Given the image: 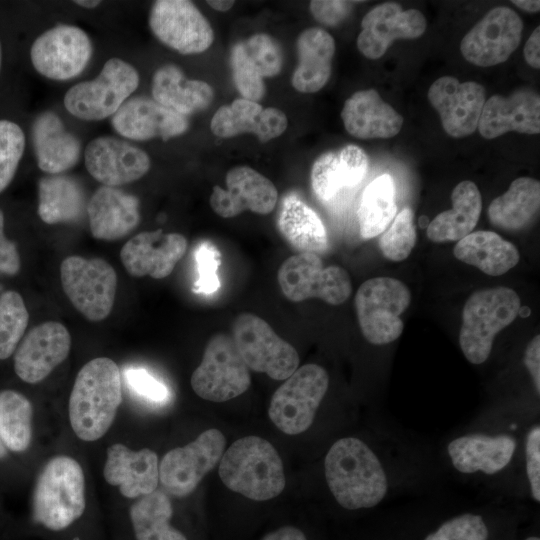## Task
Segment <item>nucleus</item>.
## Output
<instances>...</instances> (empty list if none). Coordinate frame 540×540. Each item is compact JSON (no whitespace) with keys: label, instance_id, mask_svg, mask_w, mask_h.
Instances as JSON below:
<instances>
[{"label":"nucleus","instance_id":"1","mask_svg":"<svg viewBox=\"0 0 540 540\" xmlns=\"http://www.w3.org/2000/svg\"><path fill=\"white\" fill-rule=\"evenodd\" d=\"M324 468L330 492L345 509L372 508L387 495L386 470L376 453L359 438L337 440L325 456Z\"/></svg>","mask_w":540,"mask_h":540},{"label":"nucleus","instance_id":"2","mask_svg":"<svg viewBox=\"0 0 540 540\" xmlns=\"http://www.w3.org/2000/svg\"><path fill=\"white\" fill-rule=\"evenodd\" d=\"M122 401V377L108 357L88 361L79 370L69 397L68 414L76 436L87 442L103 437Z\"/></svg>","mask_w":540,"mask_h":540},{"label":"nucleus","instance_id":"3","mask_svg":"<svg viewBox=\"0 0 540 540\" xmlns=\"http://www.w3.org/2000/svg\"><path fill=\"white\" fill-rule=\"evenodd\" d=\"M218 472L227 488L255 501L278 496L286 483L278 452L257 436L236 440L223 453Z\"/></svg>","mask_w":540,"mask_h":540},{"label":"nucleus","instance_id":"4","mask_svg":"<svg viewBox=\"0 0 540 540\" xmlns=\"http://www.w3.org/2000/svg\"><path fill=\"white\" fill-rule=\"evenodd\" d=\"M85 477L69 456L50 459L41 470L33 492V517L52 531L69 527L84 513Z\"/></svg>","mask_w":540,"mask_h":540},{"label":"nucleus","instance_id":"5","mask_svg":"<svg viewBox=\"0 0 540 540\" xmlns=\"http://www.w3.org/2000/svg\"><path fill=\"white\" fill-rule=\"evenodd\" d=\"M521 300L505 286L472 293L462 310L459 345L464 357L474 365L484 363L492 350L495 336L519 315Z\"/></svg>","mask_w":540,"mask_h":540},{"label":"nucleus","instance_id":"6","mask_svg":"<svg viewBox=\"0 0 540 540\" xmlns=\"http://www.w3.org/2000/svg\"><path fill=\"white\" fill-rule=\"evenodd\" d=\"M411 301L409 288L392 277H374L358 288L354 305L364 338L373 345L389 344L400 337L401 314Z\"/></svg>","mask_w":540,"mask_h":540},{"label":"nucleus","instance_id":"7","mask_svg":"<svg viewBox=\"0 0 540 540\" xmlns=\"http://www.w3.org/2000/svg\"><path fill=\"white\" fill-rule=\"evenodd\" d=\"M139 82L135 67L120 58H110L95 79L80 82L66 92L64 106L78 119L103 120L119 110Z\"/></svg>","mask_w":540,"mask_h":540},{"label":"nucleus","instance_id":"8","mask_svg":"<svg viewBox=\"0 0 540 540\" xmlns=\"http://www.w3.org/2000/svg\"><path fill=\"white\" fill-rule=\"evenodd\" d=\"M62 288L77 311L86 319H106L114 306L117 274L102 258L66 257L60 265Z\"/></svg>","mask_w":540,"mask_h":540},{"label":"nucleus","instance_id":"9","mask_svg":"<svg viewBox=\"0 0 540 540\" xmlns=\"http://www.w3.org/2000/svg\"><path fill=\"white\" fill-rule=\"evenodd\" d=\"M329 386L327 371L317 364L297 368L274 392L268 414L274 425L288 435L306 431Z\"/></svg>","mask_w":540,"mask_h":540},{"label":"nucleus","instance_id":"10","mask_svg":"<svg viewBox=\"0 0 540 540\" xmlns=\"http://www.w3.org/2000/svg\"><path fill=\"white\" fill-rule=\"evenodd\" d=\"M277 280L284 296L292 302L319 298L336 306L352 293L348 272L337 265L324 267L316 253L303 252L288 257L277 271Z\"/></svg>","mask_w":540,"mask_h":540},{"label":"nucleus","instance_id":"11","mask_svg":"<svg viewBox=\"0 0 540 540\" xmlns=\"http://www.w3.org/2000/svg\"><path fill=\"white\" fill-rule=\"evenodd\" d=\"M190 382L199 397L212 402H224L248 390L251 385L249 368L232 336L217 333L209 339Z\"/></svg>","mask_w":540,"mask_h":540},{"label":"nucleus","instance_id":"12","mask_svg":"<svg viewBox=\"0 0 540 540\" xmlns=\"http://www.w3.org/2000/svg\"><path fill=\"white\" fill-rule=\"evenodd\" d=\"M232 338L247 367L256 372L285 380L298 368L296 349L253 313H241L235 318Z\"/></svg>","mask_w":540,"mask_h":540},{"label":"nucleus","instance_id":"13","mask_svg":"<svg viewBox=\"0 0 540 540\" xmlns=\"http://www.w3.org/2000/svg\"><path fill=\"white\" fill-rule=\"evenodd\" d=\"M226 439L218 429L202 432L184 447L167 452L159 464V480L165 490L176 496L190 495L220 461Z\"/></svg>","mask_w":540,"mask_h":540},{"label":"nucleus","instance_id":"14","mask_svg":"<svg viewBox=\"0 0 540 540\" xmlns=\"http://www.w3.org/2000/svg\"><path fill=\"white\" fill-rule=\"evenodd\" d=\"M148 23L161 43L183 55L202 53L214 41L210 23L188 0L155 1Z\"/></svg>","mask_w":540,"mask_h":540},{"label":"nucleus","instance_id":"15","mask_svg":"<svg viewBox=\"0 0 540 540\" xmlns=\"http://www.w3.org/2000/svg\"><path fill=\"white\" fill-rule=\"evenodd\" d=\"M93 54L87 33L73 25H58L42 33L33 42L30 59L42 76L65 81L83 72Z\"/></svg>","mask_w":540,"mask_h":540},{"label":"nucleus","instance_id":"16","mask_svg":"<svg viewBox=\"0 0 540 540\" xmlns=\"http://www.w3.org/2000/svg\"><path fill=\"white\" fill-rule=\"evenodd\" d=\"M523 23L507 6L488 11L462 38L460 51L469 63L491 67L505 62L521 41Z\"/></svg>","mask_w":540,"mask_h":540},{"label":"nucleus","instance_id":"17","mask_svg":"<svg viewBox=\"0 0 540 540\" xmlns=\"http://www.w3.org/2000/svg\"><path fill=\"white\" fill-rule=\"evenodd\" d=\"M428 100L438 112L445 132L451 137L463 138L477 129L486 91L477 82H460L453 76H442L429 87Z\"/></svg>","mask_w":540,"mask_h":540},{"label":"nucleus","instance_id":"18","mask_svg":"<svg viewBox=\"0 0 540 540\" xmlns=\"http://www.w3.org/2000/svg\"><path fill=\"white\" fill-rule=\"evenodd\" d=\"M225 184V189L214 186L209 199L212 210L222 218H233L246 210L267 215L276 207L278 192L275 185L249 166L230 169Z\"/></svg>","mask_w":540,"mask_h":540},{"label":"nucleus","instance_id":"19","mask_svg":"<svg viewBox=\"0 0 540 540\" xmlns=\"http://www.w3.org/2000/svg\"><path fill=\"white\" fill-rule=\"evenodd\" d=\"M426 26V19L419 10H403L395 2L382 3L363 17L357 48L366 58L376 60L385 54L395 40L422 36Z\"/></svg>","mask_w":540,"mask_h":540},{"label":"nucleus","instance_id":"20","mask_svg":"<svg viewBox=\"0 0 540 540\" xmlns=\"http://www.w3.org/2000/svg\"><path fill=\"white\" fill-rule=\"evenodd\" d=\"M230 65L242 98L258 102L265 94L264 79L280 73L283 53L271 36L259 33L231 48Z\"/></svg>","mask_w":540,"mask_h":540},{"label":"nucleus","instance_id":"21","mask_svg":"<svg viewBox=\"0 0 540 540\" xmlns=\"http://www.w3.org/2000/svg\"><path fill=\"white\" fill-rule=\"evenodd\" d=\"M89 174L104 186L118 187L142 178L151 167L141 148L112 136L91 140L84 151Z\"/></svg>","mask_w":540,"mask_h":540},{"label":"nucleus","instance_id":"22","mask_svg":"<svg viewBox=\"0 0 540 540\" xmlns=\"http://www.w3.org/2000/svg\"><path fill=\"white\" fill-rule=\"evenodd\" d=\"M71 336L60 322L47 321L33 327L14 354V370L26 383L44 380L69 355Z\"/></svg>","mask_w":540,"mask_h":540},{"label":"nucleus","instance_id":"23","mask_svg":"<svg viewBox=\"0 0 540 540\" xmlns=\"http://www.w3.org/2000/svg\"><path fill=\"white\" fill-rule=\"evenodd\" d=\"M187 247L182 234L163 233L162 229L144 231L124 244L120 259L131 276L163 279L172 273Z\"/></svg>","mask_w":540,"mask_h":540},{"label":"nucleus","instance_id":"24","mask_svg":"<svg viewBox=\"0 0 540 540\" xmlns=\"http://www.w3.org/2000/svg\"><path fill=\"white\" fill-rule=\"evenodd\" d=\"M477 128L485 139H493L512 131L539 134V94L523 87L508 96L492 95L485 101Z\"/></svg>","mask_w":540,"mask_h":540},{"label":"nucleus","instance_id":"25","mask_svg":"<svg viewBox=\"0 0 540 540\" xmlns=\"http://www.w3.org/2000/svg\"><path fill=\"white\" fill-rule=\"evenodd\" d=\"M111 123L119 135L137 141L156 137L168 140L182 135L189 127L185 116L142 96L128 99L113 115Z\"/></svg>","mask_w":540,"mask_h":540},{"label":"nucleus","instance_id":"26","mask_svg":"<svg viewBox=\"0 0 540 540\" xmlns=\"http://www.w3.org/2000/svg\"><path fill=\"white\" fill-rule=\"evenodd\" d=\"M516 439L507 433H469L452 439L447 452L452 466L464 474H496L514 457Z\"/></svg>","mask_w":540,"mask_h":540},{"label":"nucleus","instance_id":"27","mask_svg":"<svg viewBox=\"0 0 540 540\" xmlns=\"http://www.w3.org/2000/svg\"><path fill=\"white\" fill-rule=\"evenodd\" d=\"M288 126L287 116L275 107H263L258 102L237 98L223 105L210 121L211 132L221 138L240 134L255 135L265 143L282 135Z\"/></svg>","mask_w":540,"mask_h":540},{"label":"nucleus","instance_id":"28","mask_svg":"<svg viewBox=\"0 0 540 540\" xmlns=\"http://www.w3.org/2000/svg\"><path fill=\"white\" fill-rule=\"evenodd\" d=\"M139 206L136 196L117 187L100 186L87 202L91 234L104 241L127 236L140 223Z\"/></svg>","mask_w":540,"mask_h":540},{"label":"nucleus","instance_id":"29","mask_svg":"<svg viewBox=\"0 0 540 540\" xmlns=\"http://www.w3.org/2000/svg\"><path fill=\"white\" fill-rule=\"evenodd\" d=\"M103 475L126 498L151 494L159 480L157 454L148 448L132 451L124 444H113L107 449Z\"/></svg>","mask_w":540,"mask_h":540},{"label":"nucleus","instance_id":"30","mask_svg":"<svg viewBox=\"0 0 540 540\" xmlns=\"http://www.w3.org/2000/svg\"><path fill=\"white\" fill-rule=\"evenodd\" d=\"M341 119L346 131L359 139L392 138L403 117L375 89L359 90L344 103Z\"/></svg>","mask_w":540,"mask_h":540},{"label":"nucleus","instance_id":"31","mask_svg":"<svg viewBox=\"0 0 540 540\" xmlns=\"http://www.w3.org/2000/svg\"><path fill=\"white\" fill-rule=\"evenodd\" d=\"M368 156L356 145L321 154L311 168V186L316 197L324 202L334 199L346 188L357 186L368 170Z\"/></svg>","mask_w":540,"mask_h":540},{"label":"nucleus","instance_id":"32","mask_svg":"<svg viewBox=\"0 0 540 540\" xmlns=\"http://www.w3.org/2000/svg\"><path fill=\"white\" fill-rule=\"evenodd\" d=\"M32 136L37 165L43 172L61 174L78 163L81 143L54 112L45 111L36 118Z\"/></svg>","mask_w":540,"mask_h":540},{"label":"nucleus","instance_id":"33","mask_svg":"<svg viewBox=\"0 0 540 540\" xmlns=\"http://www.w3.org/2000/svg\"><path fill=\"white\" fill-rule=\"evenodd\" d=\"M298 65L292 74V86L302 93H315L328 82L335 54V41L324 29L303 30L296 41Z\"/></svg>","mask_w":540,"mask_h":540},{"label":"nucleus","instance_id":"34","mask_svg":"<svg viewBox=\"0 0 540 540\" xmlns=\"http://www.w3.org/2000/svg\"><path fill=\"white\" fill-rule=\"evenodd\" d=\"M151 91L156 102L185 117L207 109L214 99L213 88L207 82L186 78L172 64L155 71Z\"/></svg>","mask_w":540,"mask_h":540},{"label":"nucleus","instance_id":"35","mask_svg":"<svg viewBox=\"0 0 540 540\" xmlns=\"http://www.w3.org/2000/svg\"><path fill=\"white\" fill-rule=\"evenodd\" d=\"M452 209L439 213L427 226V237L436 243L459 241L473 232L480 218L482 199L470 180L458 183L452 193Z\"/></svg>","mask_w":540,"mask_h":540},{"label":"nucleus","instance_id":"36","mask_svg":"<svg viewBox=\"0 0 540 540\" xmlns=\"http://www.w3.org/2000/svg\"><path fill=\"white\" fill-rule=\"evenodd\" d=\"M453 254L461 262L490 276L505 274L520 260L519 251L514 244L487 230L471 232L457 241Z\"/></svg>","mask_w":540,"mask_h":540},{"label":"nucleus","instance_id":"37","mask_svg":"<svg viewBox=\"0 0 540 540\" xmlns=\"http://www.w3.org/2000/svg\"><path fill=\"white\" fill-rule=\"evenodd\" d=\"M38 199L37 213L49 225L76 222L86 213L84 190L68 175L42 177L38 182Z\"/></svg>","mask_w":540,"mask_h":540},{"label":"nucleus","instance_id":"38","mask_svg":"<svg viewBox=\"0 0 540 540\" xmlns=\"http://www.w3.org/2000/svg\"><path fill=\"white\" fill-rule=\"evenodd\" d=\"M540 207V182L531 177L513 180L508 190L489 205L490 223L506 231L526 228L536 217Z\"/></svg>","mask_w":540,"mask_h":540},{"label":"nucleus","instance_id":"39","mask_svg":"<svg viewBox=\"0 0 540 540\" xmlns=\"http://www.w3.org/2000/svg\"><path fill=\"white\" fill-rule=\"evenodd\" d=\"M277 224L284 239L300 253L317 254L328 247V235L322 220L296 194L284 197Z\"/></svg>","mask_w":540,"mask_h":540},{"label":"nucleus","instance_id":"40","mask_svg":"<svg viewBox=\"0 0 540 540\" xmlns=\"http://www.w3.org/2000/svg\"><path fill=\"white\" fill-rule=\"evenodd\" d=\"M173 508L169 497L155 490L130 507V519L137 540H187L169 523Z\"/></svg>","mask_w":540,"mask_h":540},{"label":"nucleus","instance_id":"41","mask_svg":"<svg viewBox=\"0 0 540 540\" xmlns=\"http://www.w3.org/2000/svg\"><path fill=\"white\" fill-rule=\"evenodd\" d=\"M396 212L393 178L389 174H382L371 181L362 193L357 212L361 236L371 239L380 235Z\"/></svg>","mask_w":540,"mask_h":540},{"label":"nucleus","instance_id":"42","mask_svg":"<svg viewBox=\"0 0 540 540\" xmlns=\"http://www.w3.org/2000/svg\"><path fill=\"white\" fill-rule=\"evenodd\" d=\"M33 407L23 394L0 391V438L14 452L25 451L32 438Z\"/></svg>","mask_w":540,"mask_h":540},{"label":"nucleus","instance_id":"43","mask_svg":"<svg viewBox=\"0 0 540 540\" xmlns=\"http://www.w3.org/2000/svg\"><path fill=\"white\" fill-rule=\"evenodd\" d=\"M29 321L22 296L13 290L0 294V360L9 358L21 341Z\"/></svg>","mask_w":540,"mask_h":540},{"label":"nucleus","instance_id":"44","mask_svg":"<svg viewBox=\"0 0 540 540\" xmlns=\"http://www.w3.org/2000/svg\"><path fill=\"white\" fill-rule=\"evenodd\" d=\"M416 239L414 213L409 207H405L380 237L379 248L386 259L399 262L410 255Z\"/></svg>","mask_w":540,"mask_h":540},{"label":"nucleus","instance_id":"45","mask_svg":"<svg viewBox=\"0 0 540 540\" xmlns=\"http://www.w3.org/2000/svg\"><path fill=\"white\" fill-rule=\"evenodd\" d=\"M22 128L13 121L0 120V193L12 182L25 150Z\"/></svg>","mask_w":540,"mask_h":540},{"label":"nucleus","instance_id":"46","mask_svg":"<svg viewBox=\"0 0 540 540\" xmlns=\"http://www.w3.org/2000/svg\"><path fill=\"white\" fill-rule=\"evenodd\" d=\"M488 527L481 515L463 513L442 523L424 540H487Z\"/></svg>","mask_w":540,"mask_h":540},{"label":"nucleus","instance_id":"47","mask_svg":"<svg viewBox=\"0 0 540 540\" xmlns=\"http://www.w3.org/2000/svg\"><path fill=\"white\" fill-rule=\"evenodd\" d=\"M198 279L195 281L193 290L196 293L211 294L220 287L217 275L220 266V253L217 248L206 242L201 244L195 254Z\"/></svg>","mask_w":540,"mask_h":540},{"label":"nucleus","instance_id":"48","mask_svg":"<svg viewBox=\"0 0 540 540\" xmlns=\"http://www.w3.org/2000/svg\"><path fill=\"white\" fill-rule=\"evenodd\" d=\"M124 378L128 387L140 398L153 404H165L170 396L165 384L143 368L125 369Z\"/></svg>","mask_w":540,"mask_h":540},{"label":"nucleus","instance_id":"49","mask_svg":"<svg viewBox=\"0 0 540 540\" xmlns=\"http://www.w3.org/2000/svg\"><path fill=\"white\" fill-rule=\"evenodd\" d=\"M526 476L532 498L540 502V425H533L525 439Z\"/></svg>","mask_w":540,"mask_h":540},{"label":"nucleus","instance_id":"50","mask_svg":"<svg viewBox=\"0 0 540 540\" xmlns=\"http://www.w3.org/2000/svg\"><path fill=\"white\" fill-rule=\"evenodd\" d=\"M357 2L340 0H313L309 9L312 16L326 26H337L351 13Z\"/></svg>","mask_w":540,"mask_h":540},{"label":"nucleus","instance_id":"51","mask_svg":"<svg viewBox=\"0 0 540 540\" xmlns=\"http://www.w3.org/2000/svg\"><path fill=\"white\" fill-rule=\"evenodd\" d=\"M4 213L0 209V274L16 275L20 270V256L16 245L4 233Z\"/></svg>","mask_w":540,"mask_h":540},{"label":"nucleus","instance_id":"52","mask_svg":"<svg viewBox=\"0 0 540 540\" xmlns=\"http://www.w3.org/2000/svg\"><path fill=\"white\" fill-rule=\"evenodd\" d=\"M524 364L527 368L537 395L540 394V335L529 342L524 353Z\"/></svg>","mask_w":540,"mask_h":540},{"label":"nucleus","instance_id":"53","mask_svg":"<svg viewBox=\"0 0 540 540\" xmlns=\"http://www.w3.org/2000/svg\"><path fill=\"white\" fill-rule=\"evenodd\" d=\"M540 27L537 26L530 37L528 38L524 49L523 54L526 63L532 68L539 69L540 67Z\"/></svg>","mask_w":540,"mask_h":540},{"label":"nucleus","instance_id":"54","mask_svg":"<svg viewBox=\"0 0 540 540\" xmlns=\"http://www.w3.org/2000/svg\"><path fill=\"white\" fill-rule=\"evenodd\" d=\"M262 540H307V538L297 527L284 526L268 533Z\"/></svg>","mask_w":540,"mask_h":540},{"label":"nucleus","instance_id":"55","mask_svg":"<svg viewBox=\"0 0 540 540\" xmlns=\"http://www.w3.org/2000/svg\"><path fill=\"white\" fill-rule=\"evenodd\" d=\"M512 4L529 13H536L540 10V2L538 0H513Z\"/></svg>","mask_w":540,"mask_h":540},{"label":"nucleus","instance_id":"56","mask_svg":"<svg viewBox=\"0 0 540 540\" xmlns=\"http://www.w3.org/2000/svg\"><path fill=\"white\" fill-rule=\"evenodd\" d=\"M207 4L216 11L226 12L234 6L235 2L232 0H208Z\"/></svg>","mask_w":540,"mask_h":540},{"label":"nucleus","instance_id":"57","mask_svg":"<svg viewBox=\"0 0 540 540\" xmlns=\"http://www.w3.org/2000/svg\"><path fill=\"white\" fill-rule=\"evenodd\" d=\"M74 3L78 6L87 8V9H93L96 8L101 4V1L99 0H77L74 1Z\"/></svg>","mask_w":540,"mask_h":540},{"label":"nucleus","instance_id":"58","mask_svg":"<svg viewBox=\"0 0 540 540\" xmlns=\"http://www.w3.org/2000/svg\"><path fill=\"white\" fill-rule=\"evenodd\" d=\"M7 455V448L0 438V459L4 458Z\"/></svg>","mask_w":540,"mask_h":540},{"label":"nucleus","instance_id":"59","mask_svg":"<svg viewBox=\"0 0 540 540\" xmlns=\"http://www.w3.org/2000/svg\"><path fill=\"white\" fill-rule=\"evenodd\" d=\"M525 540H540V538L537 537V536H530V537L526 538Z\"/></svg>","mask_w":540,"mask_h":540},{"label":"nucleus","instance_id":"60","mask_svg":"<svg viewBox=\"0 0 540 540\" xmlns=\"http://www.w3.org/2000/svg\"><path fill=\"white\" fill-rule=\"evenodd\" d=\"M1 64H2V47L0 42V70H1Z\"/></svg>","mask_w":540,"mask_h":540}]
</instances>
